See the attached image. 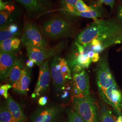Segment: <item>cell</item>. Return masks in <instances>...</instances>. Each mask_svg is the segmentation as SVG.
I'll use <instances>...</instances> for the list:
<instances>
[{
	"label": "cell",
	"mask_w": 122,
	"mask_h": 122,
	"mask_svg": "<svg viewBox=\"0 0 122 122\" xmlns=\"http://www.w3.org/2000/svg\"><path fill=\"white\" fill-rule=\"evenodd\" d=\"M12 39H6L0 42V52L17 53L12 48Z\"/></svg>",
	"instance_id": "cell-24"
},
{
	"label": "cell",
	"mask_w": 122,
	"mask_h": 122,
	"mask_svg": "<svg viewBox=\"0 0 122 122\" xmlns=\"http://www.w3.org/2000/svg\"><path fill=\"white\" fill-rule=\"evenodd\" d=\"M25 66L24 61L23 58L20 57H18L17 61H16L9 74L7 80L8 84L12 86L20 79L21 76L22 71Z\"/></svg>",
	"instance_id": "cell-17"
},
{
	"label": "cell",
	"mask_w": 122,
	"mask_h": 122,
	"mask_svg": "<svg viewBox=\"0 0 122 122\" xmlns=\"http://www.w3.org/2000/svg\"><path fill=\"white\" fill-rule=\"evenodd\" d=\"M91 5H92V9L88 11L83 12H77L74 11L70 13L68 15L92 19L94 20L99 19V18L102 17L103 15L102 5L97 4L96 3H95V4Z\"/></svg>",
	"instance_id": "cell-16"
},
{
	"label": "cell",
	"mask_w": 122,
	"mask_h": 122,
	"mask_svg": "<svg viewBox=\"0 0 122 122\" xmlns=\"http://www.w3.org/2000/svg\"><path fill=\"white\" fill-rule=\"evenodd\" d=\"M48 61L49 59L44 61L40 66L39 78L34 92L31 96L33 99L45 94L49 89L51 76Z\"/></svg>",
	"instance_id": "cell-9"
},
{
	"label": "cell",
	"mask_w": 122,
	"mask_h": 122,
	"mask_svg": "<svg viewBox=\"0 0 122 122\" xmlns=\"http://www.w3.org/2000/svg\"><path fill=\"white\" fill-rule=\"evenodd\" d=\"M11 88H12V86L8 83L1 86L0 87V96H3L5 99H7L10 96L8 93V91Z\"/></svg>",
	"instance_id": "cell-26"
},
{
	"label": "cell",
	"mask_w": 122,
	"mask_h": 122,
	"mask_svg": "<svg viewBox=\"0 0 122 122\" xmlns=\"http://www.w3.org/2000/svg\"><path fill=\"white\" fill-rule=\"evenodd\" d=\"M6 102L10 111L16 122H27V118L21 107L11 96H10L6 99Z\"/></svg>",
	"instance_id": "cell-14"
},
{
	"label": "cell",
	"mask_w": 122,
	"mask_h": 122,
	"mask_svg": "<svg viewBox=\"0 0 122 122\" xmlns=\"http://www.w3.org/2000/svg\"><path fill=\"white\" fill-rule=\"evenodd\" d=\"M96 84L102 100L122 115V93L109 67L107 55L100 57L96 68Z\"/></svg>",
	"instance_id": "cell-1"
},
{
	"label": "cell",
	"mask_w": 122,
	"mask_h": 122,
	"mask_svg": "<svg viewBox=\"0 0 122 122\" xmlns=\"http://www.w3.org/2000/svg\"><path fill=\"white\" fill-rule=\"evenodd\" d=\"M31 76L30 68L25 66L20 78L12 85L13 91L20 94H27L29 90Z\"/></svg>",
	"instance_id": "cell-13"
},
{
	"label": "cell",
	"mask_w": 122,
	"mask_h": 122,
	"mask_svg": "<svg viewBox=\"0 0 122 122\" xmlns=\"http://www.w3.org/2000/svg\"><path fill=\"white\" fill-rule=\"evenodd\" d=\"M103 100L100 104V121L101 122H115L109 106Z\"/></svg>",
	"instance_id": "cell-18"
},
{
	"label": "cell",
	"mask_w": 122,
	"mask_h": 122,
	"mask_svg": "<svg viewBox=\"0 0 122 122\" xmlns=\"http://www.w3.org/2000/svg\"><path fill=\"white\" fill-rule=\"evenodd\" d=\"M92 9V5H87L83 0H79L75 5V12H83L88 11Z\"/></svg>",
	"instance_id": "cell-25"
},
{
	"label": "cell",
	"mask_w": 122,
	"mask_h": 122,
	"mask_svg": "<svg viewBox=\"0 0 122 122\" xmlns=\"http://www.w3.org/2000/svg\"><path fill=\"white\" fill-rule=\"evenodd\" d=\"M35 64V62L34 60H33L32 59H29V60L27 61L26 63V66H27L28 67L30 68H32L34 64Z\"/></svg>",
	"instance_id": "cell-33"
},
{
	"label": "cell",
	"mask_w": 122,
	"mask_h": 122,
	"mask_svg": "<svg viewBox=\"0 0 122 122\" xmlns=\"http://www.w3.org/2000/svg\"><path fill=\"white\" fill-rule=\"evenodd\" d=\"M0 122H16L9 110L6 101L0 106Z\"/></svg>",
	"instance_id": "cell-19"
},
{
	"label": "cell",
	"mask_w": 122,
	"mask_h": 122,
	"mask_svg": "<svg viewBox=\"0 0 122 122\" xmlns=\"http://www.w3.org/2000/svg\"><path fill=\"white\" fill-rule=\"evenodd\" d=\"M66 113L67 115L66 122H85L78 113L72 108L68 109Z\"/></svg>",
	"instance_id": "cell-22"
},
{
	"label": "cell",
	"mask_w": 122,
	"mask_h": 122,
	"mask_svg": "<svg viewBox=\"0 0 122 122\" xmlns=\"http://www.w3.org/2000/svg\"><path fill=\"white\" fill-rule=\"evenodd\" d=\"M100 57L99 55V53L95 52L93 57H92V61L93 62H98L100 59Z\"/></svg>",
	"instance_id": "cell-32"
},
{
	"label": "cell",
	"mask_w": 122,
	"mask_h": 122,
	"mask_svg": "<svg viewBox=\"0 0 122 122\" xmlns=\"http://www.w3.org/2000/svg\"><path fill=\"white\" fill-rule=\"evenodd\" d=\"M41 30L45 37L56 39L72 36L75 29L70 20L60 15H56L44 22Z\"/></svg>",
	"instance_id": "cell-3"
},
{
	"label": "cell",
	"mask_w": 122,
	"mask_h": 122,
	"mask_svg": "<svg viewBox=\"0 0 122 122\" xmlns=\"http://www.w3.org/2000/svg\"><path fill=\"white\" fill-rule=\"evenodd\" d=\"M28 12L36 15L46 12L48 10L35 0H15Z\"/></svg>",
	"instance_id": "cell-15"
},
{
	"label": "cell",
	"mask_w": 122,
	"mask_h": 122,
	"mask_svg": "<svg viewBox=\"0 0 122 122\" xmlns=\"http://www.w3.org/2000/svg\"><path fill=\"white\" fill-rule=\"evenodd\" d=\"M48 102V97L44 96L41 97L38 100V103L41 106H45Z\"/></svg>",
	"instance_id": "cell-30"
},
{
	"label": "cell",
	"mask_w": 122,
	"mask_h": 122,
	"mask_svg": "<svg viewBox=\"0 0 122 122\" xmlns=\"http://www.w3.org/2000/svg\"><path fill=\"white\" fill-rule=\"evenodd\" d=\"M117 15L118 20L122 21V4L120 5L117 8Z\"/></svg>",
	"instance_id": "cell-31"
},
{
	"label": "cell",
	"mask_w": 122,
	"mask_h": 122,
	"mask_svg": "<svg viewBox=\"0 0 122 122\" xmlns=\"http://www.w3.org/2000/svg\"><path fill=\"white\" fill-rule=\"evenodd\" d=\"M122 50V47L121 48H120V49H119V50Z\"/></svg>",
	"instance_id": "cell-35"
},
{
	"label": "cell",
	"mask_w": 122,
	"mask_h": 122,
	"mask_svg": "<svg viewBox=\"0 0 122 122\" xmlns=\"http://www.w3.org/2000/svg\"><path fill=\"white\" fill-rule=\"evenodd\" d=\"M115 122H122V115H119Z\"/></svg>",
	"instance_id": "cell-34"
},
{
	"label": "cell",
	"mask_w": 122,
	"mask_h": 122,
	"mask_svg": "<svg viewBox=\"0 0 122 122\" xmlns=\"http://www.w3.org/2000/svg\"><path fill=\"white\" fill-rule=\"evenodd\" d=\"M0 42L6 39L17 37L16 35L10 30L7 26L0 27Z\"/></svg>",
	"instance_id": "cell-23"
},
{
	"label": "cell",
	"mask_w": 122,
	"mask_h": 122,
	"mask_svg": "<svg viewBox=\"0 0 122 122\" xmlns=\"http://www.w3.org/2000/svg\"><path fill=\"white\" fill-rule=\"evenodd\" d=\"M60 106L51 105L36 110L31 115L30 122H56L61 113Z\"/></svg>",
	"instance_id": "cell-8"
},
{
	"label": "cell",
	"mask_w": 122,
	"mask_h": 122,
	"mask_svg": "<svg viewBox=\"0 0 122 122\" xmlns=\"http://www.w3.org/2000/svg\"><path fill=\"white\" fill-rule=\"evenodd\" d=\"M21 15L15 5L0 0V26L4 27L14 23Z\"/></svg>",
	"instance_id": "cell-10"
},
{
	"label": "cell",
	"mask_w": 122,
	"mask_h": 122,
	"mask_svg": "<svg viewBox=\"0 0 122 122\" xmlns=\"http://www.w3.org/2000/svg\"><path fill=\"white\" fill-rule=\"evenodd\" d=\"M21 39H20L17 37L12 38L11 45L13 49L15 52H17L20 49V45L21 43Z\"/></svg>",
	"instance_id": "cell-27"
},
{
	"label": "cell",
	"mask_w": 122,
	"mask_h": 122,
	"mask_svg": "<svg viewBox=\"0 0 122 122\" xmlns=\"http://www.w3.org/2000/svg\"><path fill=\"white\" fill-rule=\"evenodd\" d=\"M115 3V0H98L96 2L97 4L102 5L103 4L108 5L111 9H113Z\"/></svg>",
	"instance_id": "cell-28"
},
{
	"label": "cell",
	"mask_w": 122,
	"mask_h": 122,
	"mask_svg": "<svg viewBox=\"0 0 122 122\" xmlns=\"http://www.w3.org/2000/svg\"><path fill=\"white\" fill-rule=\"evenodd\" d=\"M79 0H60L62 11L66 15L75 11V5Z\"/></svg>",
	"instance_id": "cell-20"
},
{
	"label": "cell",
	"mask_w": 122,
	"mask_h": 122,
	"mask_svg": "<svg viewBox=\"0 0 122 122\" xmlns=\"http://www.w3.org/2000/svg\"><path fill=\"white\" fill-rule=\"evenodd\" d=\"M72 96L86 97L90 96L89 77L85 69L78 72L72 73Z\"/></svg>",
	"instance_id": "cell-7"
},
{
	"label": "cell",
	"mask_w": 122,
	"mask_h": 122,
	"mask_svg": "<svg viewBox=\"0 0 122 122\" xmlns=\"http://www.w3.org/2000/svg\"><path fill=\"white\" fill-rule=\"evenodd\" d=\"M122 36V21L116 19H97L79 33L75 43L86 45L94 39L103 41Z\"/></svg>",
	"instance_id": "cell-2"
},
{
	"label": "cell",
	"mask_w": 122,
	"mask_h": 122,
	"mask_svg": "<svg viewBox=\"0 0 122 122\" xmlns=\"http://www.w3.org/2000/svg\"><path fill=\"white\" fill-rule=\"evenodd\" d=\"M67 41L62 40L52 47H27L26 51L29 59L34 60L36 65L40 66L44 61L58 55L66 47Z\"/></svg>",
	"instance_id": "cell-6"
},
{
	"label": "cell",
	"mask_w": 122,
	"mask_h": 122,
	"mask_svg": "<svg viewBox=\"0 0 122 122\" xmlns=\"http://www.w3.org/2000/svg\"><path fill=\"white\" fill-rule=\"evenodd\" d=\"M72 108L85 122H100V113L94 99L91 95L86 97L73 96Z\"/></svg>",
	"instance_id": "cell-4"
},
{
	"label": "cell",
	"mask_w": 122,
	"mask_h": 122,
	"mask_svg": "<svg viewBox=\"0 0 122 122\" xmlns=\"http://www.w3.org/2000/svg\"><path fill=\"white\" fill-rule=\"evenodd\" d=\"M59 64L61 67V71L62 75L66 80H72V76L69 66L67 61L65 58L60 57Z\"/></svg>",
	"instance_id": "cell-21"
},
{
	"label": "cell",
	"mask_w": 122,
	"mask_h": 122,
	"mask_svg": "<svg viewBox=\"0 0 122 122\" xmlns=\"http://www.w3.org/2000/svg\"><path fill=\"white\" fill-rule=\"evenodd\" d=\"M21 42L26 48L48 47L47 40L42 30L35 24L29 21L25 22Z\"/></svg>",
	"instance_id": "cell-5"
},
{
	"label": "cell",
	"mask_w": 122,
	"mask_h": 122,
	"mask_svg": "<svg viewBox=\"0 0 122 122\" xmlns=\"http://www.w3.org/2000/svg\"><path fill=\"white\" fill-rule=\"evenodd\" d=\"M39 4L42 5L46 8L49 10L52 9L53 5L52 3L49 0H35Z\"/></svg>",
	"instance_id": "cell-29"
},
{
	"label": "cell",
	"mask_w": 122,
	"mask_h": 122,
	"mask_svg": "<svg viewBox=\"0 0 122 122\" xmlns=\"http://www.w3.org/2000/svg\"><path fill=\"white\" fill-rule=\"evenodd\" d=\"M17 53L0 52V79L7 80L9 74L17 60Z\"/></svg>",
	"instance_id": "cell-12"
},
{
	"label": "cell",
	"mask_w": 122,
	"mask_h": 122,
	"mask_svg": "<svg viewBox=\"0 0 122 122\" xmlns=\"http://www.w3.org/2000/svg\"><path fill=\"white\" fill-rule=\"evenodd\" d=\"M60 57L58 55L52 57L50 68L53 84L57 92L64 89L66 81L61 71L59 64Z\"/></svg>",
	"instance_id": "cell-11"
}]
</instances>
